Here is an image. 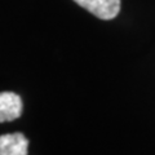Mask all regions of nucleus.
Masks as SVG:
<instances>
[{
  "label": "nucleus",
  "mask_w": 155,
  "mask_h": 155,
  "mask_svg": "<svg viewBox=\"0 0 155 155\" xmlns=\"http://www.w3.org/2000/svg\"><path fill=\"white\" fill-rule=\"evenodd\" d=\"M100 19H113L120 12V0H74Z\"/></svg>",
  "instance_id": "obj_1"
},
{
  "label": "nucleus",
  "mask_w": 155,
  "mask_h": 155,
  "mask_svg": "<svg viewBox=\"0 0 155 155\" xmlns=\"http://www.w3.org/2000/svg\"><path fill=\"white\" fill-rule=\"evenodd\" d=\"M22 114V100L13 92H2L0 94V122H12Z\"/></svg>",
  "instance_id": "obj_2"
},
{
  "label": "nucleus",
  "mask_w": 155,
  "mask_h": 155,
  "mask_svg": "<svg viewBox=\"0 0 155 155\" xmlns=\"http://www.w3.org/2000/svg\"><path fill=\"white\" fill-rule=\"evenodd\" d=\"M28 140L23 133H8L0 137V155H27Z\"/></svg>",
  "instance_id": "obj_3"
}]
</instances>
